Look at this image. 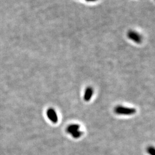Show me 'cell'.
Returning <instances> with one entry per match:
<instances>
[{
    "instance_id": "3957f363",
    "label": "cell",
    "mask_w": 155,
    "mask_h": 155,
    "mask_svg": "<svg viewBox=\"0 0 155 155\" xmlns=\"http://www.w3.org/2000/svg\"><path fill=\"white\" fill-rule=\"evenodd\" d=\"M127 36H128L129 39H131L132 40H133L136 43H139L141 41V38L140 35L138 33L135 32H133V31L129 32L128 33Z\"/></svg>"
},
{
    "instance_id": "52a82bcc",
    "label": "cell",
    "mask_w": 155,
    "mask_h": 155,
    "mask_svg": "<svg viewBox=\"0 0 155 155\" xmlns=\"http://www.w3.org/2000/svg\"><path fill=\"white\" fill-rule=\"evenodd\" d=\"M147 151L150 155H155V148L153 147H149L148 148Z\"/></svg>"
},
{
    "instance_id": "8992f818",
    "label": "cell",
    "mask_w": 155,
    "mask_h": 155,
    "mask_svg": "<svg viewBox=\"0 0 155 155\" xmlns=\"http://www.w3.org/2000/svg\"><path fill=\"white\" fill-rule=\"evenodd\" d=\"M82 134H83V132H81V131H80V130H77V131H76V132L72 133V134H71V135L72 136V137L73 138H74V139H78V138L80 137L82 135Z\"/></svg>"
},
{
    "instance_id": "7a4b0ae2",
    "label": "cell",
    "mask_w": 155,
    "mask_h": 155,
    "mask_svg": "<svg viewBox=\"0 0 155 155\" xmlns=\"http://www.w3.org/2000/svg\"><path fill=\"white\" fill-rule=\"evenodd\" d=\"M47 115L51 122L53 123H56L58 122V116L54 109L52 108L48 109V110L47 111Z\"/></svg>"
},
{
    "instance_id": "5b68a950",
    "label": "cell",
    "mask_w": 155,
    "mask_h": 155,
    "mask_svg": "<svg viewBox=\"0 0 155 155\" xmlns=\"http://www.w3.org/2000/svg\"><path fill=\"white\" fill-rule=\"evenodd\" d=\"M80 128V126L78 124H71L70 125L66 128V132L69 134H72V133L79 130Z\"/></svg>"
},
{
    "instance_id": "ba28073f",
    "label": "cell",
    "mask_w": 155,
    "mask_h": 155,
    "mask_svg": "<svg viewBox=\"0 0 155 155\" xmlns=\"http://www.w3.org/2000/svg\"><path fill=\"white\" fill-rule=\"evenodd\" d=\"M86 1H88V2H93V1H96V0H86Z\"/></svg>"
},
{
    "instance_id": "6da1fadb",
    "label": "cell",
    "mask_w": 155,
    "mask_h": 155,
    "mask_svg": "<svg viewBox=\"0 0 155 155\" xmlns=\"http://www.w3.org/2000/svg\"><path fill=\"white\" fill-rule=\"evenodd\" d=\"M114 111L116 114L120 115H132L134 114L136 112V110L134 108L125 107L121 106H118L115 108Z\"/></svg>"
},
{
    "instance_id": "277c9868",
    "label": "cell",
    "mask_w": 155,
    "mask_h": 155,
    "mask_svg": "<svg viewBox=\"0 0 155 155\" xmlns=\"http://www.w3.org/2000/svg\"><path fill=\"white\" fill-rule=\"evenodd\" d=\"M93 94V90L92 87H88L87 89H86L84 94V100L86 102H88L90 100H91V97Z\"/></svg>"
}]
</instances>
